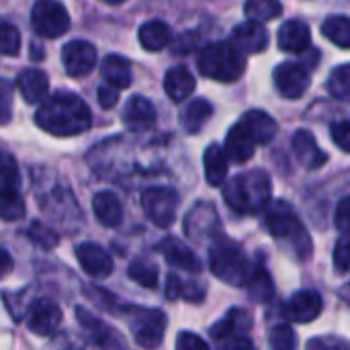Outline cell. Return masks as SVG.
<instances>
[{
    "label": "cell",
    "instance_id": "6da1fadb",
    "mask_svg": "<svg viewBox=\"0 0 350 350\" xmlns=\"http://www.w3.org/2000/svg\"><path fill=\"white\" fill-rule=\"evenodd\" d=\"M35 123L43 131L55 137H72L84 133L90 123V109L74 92H55L39 103Z\"/></svg>",
    "mask_w": 350,
    "mask_h": 350
},
{
    "label": "cell",
    "instance_id": "7a4b0ae2",
    "mask_svg": "<svg viewBox=\"0 0 350 350\" xmlns=\"http://www.w3.org/2000/svg\"><path fill=\"white\" fill-rule=\"evenodd\" d=\"M273 183L271 176L256 168L236 174L224 183V201L238 215H256L271 203Z\"/></svg>",
    "mask_w": 350,
    "mask_h": 350
},
{
    "label": "cell",
    "instance_id": "3957f363",
    "mask_svg": "<svg viewBox=\"0 0 350 350\" xmlns=\"http://www.w3.org/2000/svg\"><path fill=\"white\" fill-rule=\"evenodd\" d=\"M265 226L271 236L297 260H308L314 252L310 232L287 201H275L267 207Z\"/></svg>",
    "mask_w": 350,
    "mask_h": 350
},
{
    "label": "cell",
    "instance_id": "277c9868",
    "mask_svg": "<svg viewBox=\"0 0 350 350\" xmlns=\"http://www.w3.org/2000/svg\"><path fill=\"white\" fill-rule=\"evenodd\" d=\"M209 269L221 283L232 287H246L254 271V262L248 258L242 244L217 234L209 246Z\"/></svg>",
    "mask_w": 350,
    "mask_h": 350
},
{
    "label": "cell",
    "instance_id": "5b68a950",
    "mask_svg": "<svg viewBox=\"0 0 350 350\" xmlns=\"http://www.w3.org/2000/svg\"><path fill=\"white\" fill-rule=\"evenodd\" d=\"M197 66L205 78L217 82H234L244 74L246 59L230 41H215L201 49Z\"/></svg>",
    "mask_w": 350,
    "mask_h": 350
},
{
    "label": "cell",
    "instance_id": "8992f818",
    "mask_svg": "<svg viewBox=\"0 0 350 350\" xmlns=\"http://www.w3.org/2000/svg\"><path fill=\"white\" fill-rule=\"evenodd\" d=\"M119 314L125 316L127 326H129L131 336L137 342V347L146 350H156L162 345L166 326H168V318L162 310L125 304L119 308Z\"/></svg>",
    "mask_w": 350,
    "mask_h": 350
},
{
    "label": "cell",
    "instance_id": "52a82bcc",
    "mask_svg": "<svg viewBox=\"0 0 350 350\" xmlns=\"http://www.w3.org/2000/svg\"><path fill=\"white\" fill-rule=\"evenodd\" d=\"M37 203L51 224H57L62 230L78 232L82 228V211L76 203V197L68 189L53 187L47 193H37Z\"/></svg>",
    "mask_w": 350,
    "mask_h": 350
},
{
    "label": "cell",
    "instance_id": "ba28073f",
    "mask_svg": "<svg viewBox=\"0 0 350 350\" xmlns=\"http://www.w3.org/2000/svg\"><path fill=\"white\" fill-rule=\"evenodd\" d=\"M178 205V193L170 187H152L142 193V209L146 217L162 230L174 224Z\"/></svg>",
    "mask_w": 350,
    "mask_h": 350
},
{
    "label": "cell",
    "instance_id": "9c48e42d",
    "mask_svg": "<svg viewBox=\"0 0 350 350\" xmlns=\"http://www.w3.org/2000/svg\"><path fill=\"white\" fill-rule=\"evenodd\" d=\"M31 27L37 35L55 39L70 29V16L57 0H37L31 10Z\"/></svg>",
    "mask_w": 350,
    "mask_h": 350
},
{
    "label": "cell",
    "instance_id": "30bf717a",
    "mask_svg": "<svg viewBox=\"0 0 350 350\" xmlns=\"http://www.w3.org/2000/svg\"><path fill=\"white\" fill-rule=\"evenodd\" d=\"M185 234L189 240L201 244L207 240H213L221 230V219L217 215V209L209 201H199L191 207V211L185 217Z\"/></svg>",
    "mask_w": 350,
    "mask_h": 350
},
{
    "label": "cell",
    "instance_id": "8fae6325",
    "mask_svg": "<svg viewBox=\"0 0 350 350\" xmlns=\"http://www.w3.org/2000/svg\"><path fill=\"white\" fill-rule=\"evenodd\" d=\"M62 318H64L62 308L49 297L35 299L33 304H29L25 312L27 328L37 336H53L62 326Z\"/></svg>",
    "mask_w": 350,
    "mask_h": 350
},
{
    "label": "cell",
    "instance_id": "7c38bea8",
    "mask_svg": "<svg viewBox=\"0 0 350 350\" xmlns=\"http://www.w3.org/2000/svg\"><path fill=\"white\" fill-rule=\"evenodd\" d=\"M76 320L80 324V328L86 332V336L90 338V342L100 350H129L125 345V340L121 338V334L109 326L107 322L98 320L94 314H90L84 308H76Z\"/></svg>",
    "mask_w": 350,
    "mask_h": 350
},
{
    "label": "cell",
    "instance_id": "4fadbf2b",
    "mask_svg": "<svg viewBox=\"0 0 350 350\" xmlns=\"http://www.w3.org/2000/svg\"><path fill=\"white\" fill-rule=\"evenodd\" d=\"M273 80H275V88L279 90L281 96L295 100V98H301L308 90L310 72L299 62H283L275 68Z\"/></svg>",
    "mask_w": 350,
    "mask_h": 350
},
{
    "label": "cell",
    "instance_id": "5bb4252c",
    "mask_svg": "<svg viewBox=\"0 0 350 350\" xmlns=\"http://www.w3.org/2000/svg\"><path fill=\"white\" fill-rule=\"evenodd\" d=\"M62 64L72 78L88 76L96 66V49L90 41L74 39L62 47Z\"/></svg>",
    "mask_w": 350,
    "mask_h": 350
},
{
    "label": "cell",
    "instance_id": "9a60e30c",
    "mask_svg": "<svg viewBox=\"0 0 350 350\" xmlns=\"http://www.w3.org/2000/svg\"><path fill=\"white\" fill-rule=\"evenodd\" d=\"M324 310V299L318 291L314 289H301V291H295L285 308H283V314L289 322H295V324H310L314 322Z\"/></svg>",
    "mask_w": 350,
    "mask_h": 350
},
{
    "label": "cell",
    "instance_id": "2e32d148",
    "mask_svg": "<svg viewBox=\"0 0 350 350\" xmlns=\"http://www.w3.org/2000/svg\"><path fill=\"white\" fill-rule=\"evenodd\" d=\"M76 258H78V265L82 267V271L92 279H107V277H111V273L115 269L111 254L94 242L78 244Z\"/></svg>",
    "mask_w": 350,
    "mask_h": 350
},
{
    "label": "cell",
    "instance_id": "e0dca14e",
    "mask_svg": "<svg viewBox=\"0 0 350 350\" xmlns=\"http://www.w3.org/2000/svg\"><path fill=\"white\" fill-rule=\"evenodd\" d=\"M156 250L174 269H180V271H187V273H193V275L201 273V269H203V262L199 260V256L185 242H180L178 238H172V236L164 238L156 246Z\"/></svg>",
    "mask_w": 350,
    "mask_h": 350
},
{
    "label": "cell",
    "instance_id": "ac0fdd59",
    "mask_svg": "<svg viewBox=\"0 0 350 350\" xmlns=\"http://www.w3.org/2000/svg\"><path fill=\"white\" fill-rule=\"evenodd\" d=\"M230 43L244 55V53H260L267 49L269 45V33L267 29L256 23V21H246L240 23L234 31H232V39Z\"/></svg>",
    "mask_w": 350,
    "mask_h": 350
},
{
    "label": "cell",
    "instance_id": "d6986e66",
    "mask_svg": "<svg viewBox=\"0 0 350 350\" xmlns=\"http://www.w3.org/2000/svg\"><path fill=\"white\" fill-rule=\"evenodd\" d=\"M277 43H279V49L287 51V53H304V51H308V47L312 45L310 25L299 21V18L285 21L281 25V29H279Z\"/></svg>",
    "mask_w": 350,
    "mask_h": 350
},
{
    "label": "cell",
    "instance_id": "ffe728a7",
    "mask_svg": "<svg viewBox=\"0 0 350 350\" xmlns=\"http://www.w3.org/2000/svg\"><path fill=\"white\" fill-rule=\"evenodd\" d=\"M123 123L131 131H146L156 123V109L144 96H131L123 107Z\"/></svg>",
    "mask_w": 350,
    "mask_h": 350
},
{
    "label": "cell",
    "instance_id": "44dd1931",
    "mask_svg": "<svg viewBox=\"0 0 350 350\" xmlns=\"http://www.w3.org/2000/svg\"><path fill=\"white\" fill-rule=\"evenodd\" d=\"M224 152L236 164H244V162H248L254 156V139H252V135H250V131H248L244 121H238L228 131Z\"/></svg>",
    "mask_w": 350,
    "mask_h": 350
},
{
    "label": "cell",
    "instance_id": "7402d4cb",
    "mask_svg": "<svg viewBox=\"0 0 350 350\" xmlns=\"http://www.w3.org/2000/svg\"><path fill=\"white\" fill-rule=\"evenodd\" d=\"M293 152H295L297 160H299L308 170H316V168L324 166L326 160H328L326 152L320 150L316 137H314L308 129H299V131L293 135Z\"/></svg>",
    "mask_w": 350,
    "mask_h": 350
},
{
    "label": "cell",
    "instance_id": "603a6c76",
    "mask_svg": "<svg viewBox=\"0 0 350 350\" xmlns=\"http://www.w3.org/2000/svg\"><path fill=\"white\" fill-rule=\"evenodd\" d=\"M16 88L29 105H37L47 96V90H49L47 74L37 68L23 70L16 76Z\"/></svg>",
    "mask_w": 350,
    "mask_h": 350
},
{
    "label": "cell",
    "instance_id": "cb8c5ba5",
    "mask_svg": "<svg viewBox=\"0 0 350 350\" xmlns=\"http://www.w3.org/2000/svg\"><path fill=\"white\" fill-rule=\"evenodd\" d=\"M250 330H252V316L246 310L236 308V310H230L224 320L211 326L209 334L213 336V340L219 342L228 336H246Z\"/></svg>",
    "mask_w": 350,
    "mask_h": 350
},
{
    "label": "cell",
    "instance_id": "d4e9b609",
    "mask_svg": "<svg viewBox=\"0 0 350 350\" xmlns=\"http://www.w3.org/2000/svg\"><path fill=\"white\" fill-rule=\"evenodd\" d=\"M92 211H94V217L105 228H119L121 221H123L121 201L111 191H100V193L94 195V199H92Z\"/></svg>",
    "mask_w": 350,
    "mask_h": 350
},
{
    "label": "cell",
    "instance_id": "484cf974",
    "mask_svg": "<svg viewBox=\"0 0 350 350\" xmlns=\"http://www.w3.org/2000/svg\"><path fill=\"white\" fill-rule=\"evenodd\" d=\"M164 90L174 103H183L193 94L195 78L185 66H174L164 76Z\"/></svg>",
    "mask_w": 350,
    "mask_h": 350
},
{
    "label": "cell",
    "instance_id": "4316f807",
    "mask_svg": "<svg viewBox=\"0 0 350 350\" xmlns=\"http://www.w3.org/2000/svg\"><path fill=\"white\" fill-rule=\"evenodd\" d=\"M242 121L246 123V127H248V131H250L254 144H269V142L275 139V135H277V131H279L277 121H275L269 113H265V111H260V109L248 111V113L244 115Z\"/></svg>",
    "mask_w": 350,
    "mask_h": 350
},
{
    "label": "cell",
    "instance_id": "83f0119b",
    "mask_svg": "<svg viewBox=\"0 0 350 350\" xmlns=\"http://www.w3.org/2000/svg\"><path fill=\"white\" fill-rule=\"evenodd\" d=\"M205 178L211 187H221L228 178V156L219 144H209L203 154Z\"/></svg>",
    "mask_w": 350,
    "mask_h": 350
},
{
    "label": "cell",
    "instance_id": "f1b7e54d",
    "mask_svg": "<svg viewBox=\"0 0 350 350\" xmlns=\"http://www.w3.org/2000/svg\"><path fill=\"white\" fill-rule=\"evenodd\" d=\"M211 115H213L211 103L205 98H195L180 113V127H183V131H187L191 135L199 133L203 129V125L211 119Z\"/></svg>",
    "mask_w": 350,
    "mask_h": 350
},
{
    "label": "cell",
    "instance_id": "f546056e",
    "mask_svg": "<svg viewBox=\"0 0 350 350\" xmlns=\"http://www.w3.org/2000/svg\"><path fill=\"white\" fill-rule=\"evenodd\" d=\"M100 72H103V78L107 84L115 86L117 90L121 88H127L131 84V66L125 57L121 55H107L103 59V66H100Z\"/></svg>",
    "mask_w": 350,
    "mask_h": 350
},
{
    "label": "cell",
    "instance_id": "4dcf8cb0",
    "mask_svg": "<svg viewBox=\"0 0 350 350\" xmlns=\"http://www.w3.org/2000/svg\"><path fill=\"white\" fill-rule=\"evenodd\" d=\"M248 287V297L254 301V304H269L273 297H275V283H273V277L269 275V271L265 269L262 262L254 265V271L246 283Z\"/></svg>",
    "mask_w": 350,
    "mask_h": 350
},
{
    "label": "cell",
    "instance_id": "1f68e13d",
    "mask_svg": "<svg viewBox=\"0 0 350 350\" xmlns=\"http://www.w3.org/2000/svg\"><path fill=\"white\" fill-rule=\"evenodd\" d=\"M139 43L146 51H160L170 43V27L164 21H148L137 31Z\"/></svg>",
    "mask_w": 350,
    "mask_h": 350
},
{
    "label": "cell",
    "instance_id": "d6a6232c",
    "mask_svg": "<svg viewBox=\"0 0 350 350\" xmlns=\"http://www.w3.org/2000/svg\"><path fill=\"white\" fill-rule=\"evenodd\" d=\"M25 217V201L12 187H0V219L18 221Z\"/></svg>",
    "mask_w": 350,
    "mask_h": 350
},
{
    "label": "cell",
    "instance_id": "836d02e7",
    "mask_svg": "<svg viewBox=\"0 0 350 350\" xmlns=\"http://www.w3.org/2000/svg\"><path fill=\"white\" fill-rule=\"evenodd\" d=\"M322 33L328 41H332L334 45H338L340 49H349L350 47V21L345 14H336V16H328L322 23Z\"/></svg>",
    "mask_w": 350,
    "mask_h": 350
},
{
    "label": "cell",
    "instance_id": "e575fe53",
    "mask_svg": "<svg viewBox=\"0 0 350 350\" xmlns=\"http://www.w3.org/2000/svg\"><path fill=\"white\" fill-rule=\"evenodd\" d=\"M127 277L142 285L144 289H156L158 285V267L148 260V258H135L131 260L129 269H127Z\"/></svg>",
    "mask_w": 350,
    "mask_h": 350
},
{
    "label": "cell",
    "instance_id": "d590c367",
    "mask_svg": "<svg viewBox=\"0 0 350 350\" xmlns=\"http://www.w3.org/2000/svg\"><path fill=\"white\" fill-rule=\"evenodd\" d=\"M244 12H246L248 21L267 23V21L277 18L283 12V6L279 0H246Z\"/></svg>",
    "mask_w": 350,
    "mask_h": 350
},
{
    "label": "cell",
    "instance_id": "8d00e7d4",
    "mask_svg": "<svg viewBox=\"0 0 350 350\" xmlns=\"http://www.w3.org/2000/svg\"><path fill=\"white\" fill-rule=\"evenodd\" d=\"M328 92L338 100H349L350 96V66L340 64L332 70L328 78Z\"/></svg>",
    "mask_w": 350,
    "mask_h": 350
},
{
    "label": "cell",
    "instance_id": "74e56055",
    "mask_svg": "<svg viewBox=\"0 0 350 350\" xmlns=\"http://www.w3.org/2000/svg\"><path fill=\"white\" fill-rule=\"evenodd\" d=\"M269 345L273 350H297V336L289 324H277L269 330Z\"/></svg>",
    "mask_w": 350,
    "mask_h": 350
},
{
    "label": "cell",
    "instance_id": "f35d334b",
    "mask_svg": "<svg viewBox=\"0 0 350 350\" xmlns=\"http://www.w3.org/2000/svg\"><path fill=\"white\" fill-rule=\"evenodd\" d=\"M27 238H29L33 244L41 246L43 250H51V248H55L57 242H59L57 234H55L49 226H45V224H41V221H33V224L27 228Z\"/></svg>",
    "mask_w": 350,
    "mask_h": 350
},
{
    "label": "cell",
    "instance_id": "ab89813d",
    "mask_svg": "<svg viewBox=\"0 0 350 350\" xmlns=\"http://www.w3.org/2000/svg\"><path fill=\"white\" fill-rule=\"evenodd\" d=\"M21 49V33L10 23H0V53L16 55Z\"/></svg>",
    "mask_w": 350,
    "mask_h": 350
},
{
    "label": "cell",
    "instance_id": "60d3db41",
    "mask_svg": "<svg viewBox=\"0 0 350 350\" xmlns=\"http://www.w3.org/2000/svg\"><path fill=\"white\" fill-rule=\"evenodd\" d=\"M0 180L4 187H12V189H18V183H21L16 160L8 152H2V150H0Z\"/></svg>",
    "mask_w": 350,
    "mask_h": 350
},
{
    "label": "cell",
    "instance_id": "b9f144b4",
    "mask_svg": "<svg viewBox=\"0 0 350 350\" xmlns=\"http://www.w3.org/2000/svg\"><path fill=\"white\" fill-rule=\"evenodd\" d=\"M84 295L86 297H90L100 310H107V312H113V314H119V308H121V304L109 293V291H105V289H100V287H96V285H88V289H84Z\"/></svg>",
    "mask_w": 350,
    "mask_h": 350
},
{
    "label": "cell",
    "instance_id": "7bdbcfd3",
    "mask_svg": "<svg viewBox=\"0 0 350 350\" xmlns=\"http://www.w3.org/2000/svg\"><path fill=\"white\" fill-rule=\"evenodd\" d=\"M334 269L338 275H347L350 267V242H349V234H340L336 246H334Z\"/></svg>",
    "mask_w": 350,
    "mask_h": 350
},
{
    "label": "cell",
    "instance_id": "ee69618b",
    "mask_svg": "<svg viewBox=\"0 0 350 350\" xmlns=\"http://www.w3.org/2000/svg\"><path fill=\"white\" fill-rule=\"evenodd\" d=\"M12 82L0 78V125L10 123L12 117Z\"/></svg>",
    "mask_w": 350,
    "mask_h": 350
},
{
    "label": "cell",
    "instance_id": "f6af8a7d",
    "mask_svg": "<svg viewBox=\"0 0 350 350\" xmlns=\"http://www.w3.org/2000/svg\"><path fill=\"white\" fill-rule=\"evenodd\" d=\"M306 350H350V347L340 336H316L306 345Z\"/></svg>",
    "mask_w": 350,
    "mask_h": 350
},
{
    "label": "cell",
    "instance_id": "bcb514c9",
    "mask_svg": "<svg viewBox=\"0 0 350 350\" xmlns=\"http://www.w3.org/2000/svg\"><path fill=\"white\" fill-rule=\"evenodd\" d=\"M176 350H209V345L195 332H180L176 336Z\"/></svg>",
    "mask_w": 350,
    "mask_h": 350
},
{
    "label": "cell",
    "instance_id": "7dc6e473",
    "mask_svg": "<svg viewBox=\"0 0 350 350\" xmlns=\"http://www.w3.org/2000/svg\"><path fill=\"white\" fill-rule=\"evenodd\" d=\"M332 139L334 144L342 150V152H349L350 150V123L347 119L338 121L332 125Z\"/></svg>",
    "mask_w": 350,
    "mask_h": 350
},
{
    "label": "cell",
    "instance_id": "c3c4849f",
    "mask_svg": "<svg viewBox=\"0 0 350 350\" xmlns=\"http://www.w3.org/2000/svg\"><path fill=\"white\" fill-rule=\"evenodd\" d=\"M334 224L338 228L340 234H349L350 226V199L349 197H342L340 203L336 205V211H334Z\"/></svg>",
    "mask_w": 350,
    "mask_h": 350
},
{
    "label": "cell",
    "instance_id": "681fc988",
    "mask_svg": "<svg viewBox=\"0 0 350 350\" xmlns=\"http://www.w3.org/2000/svg\"><path fill=\"white\" fill-rule=\"evenodd\" d=\"M119 100V90L111 84H103L98 88V105L103 109H113Z\"/></svg>",
    "mask_w": 350,
    "mask_h": 350
},
{
    "label": "cell",
    "instance_id": "f907efd6",
    "mask_svg": "<svg viewBox=\"0 0 350 350\" xmlns=\"http://www.w3.org/2000/svg\"><path fill=\"white\" fill-rule=\"evenodd\" d=\"M203 297H205V285H199V283H183L180 299L199 304V301H203Z\"/></svg>",
    "mask_w": 350,
    "mask_h": 350
},
{
    "label": "cell",
    "instance_id": "816d5d0a",
    "mask_svg": "<svg viewBox=\"0 0 350 350\" xmlns=\"http://www.w3.org/2000/svg\"><path fill=\"white\" fill-rule=\"evenodd\" d=\"M221 342H224V350H256L248 336H228Z\"/></svg>",
    "mask_w": 350,
    "mask_h": 350
},
{
    "label": "cell",
    "instance_id": "f5cc1de1",
    "mask_svg": "<svg viewBox=\"0 0 350 350\" xmlns=\"http://www.w3.org/2000/svg\"><path fill=\"white\" fill-rule=\"evenodd\" d=\"M180 293H183V281L176 275H168V279H166V291H164L166 299L176 301V299H180Z\"/></svg>",
    "mask_w": 350,
    "mask_h": 350
},
{
    "label": "cell",
    "instance_id": "db71d44e",
    "mask_svg": "<svg viewBox=\"0 0 350 350\" xmlns=\"http://www.w3.org/2000/svg\"><path fill=\"white\" fill-rule=\"evenodd\" d=\"M12 267H14L12 256L8 254V250L0 248V281H2V279H6V277L10 275Z\"/></svg>",
    "mask_w": 350,
    "mask_h": 350
},
{
    "label": "cell",
    "instance_id": "11a10c76",
    "mask_svg": "<svg viewBox=\"0 0 350 350\" xmlns=\"http://www.w3.org/2000/svg\"><path fill=\"white\" fill-rule=\"evenodd\" d=\"M103 2H107V4H121V2H125V0H103Z\"/></svg>",
    "mask_w": 350,
    "mask_h": 350
}]
</instances>
